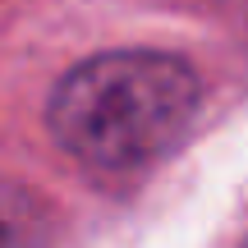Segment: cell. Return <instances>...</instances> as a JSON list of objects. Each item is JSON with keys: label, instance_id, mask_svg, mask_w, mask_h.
I'll use <instances>...</instances> for the list:
<instances>
[{"label": "cell", "instance_id": "1", "mask_svg": "<svg viewBox=\"0 0 248 248\" xmlns=\"http://www.w3.org/2000/svg\"><path fill=\"white\" fill-rule=\"evenodd\" d=\"M198 110V74L179 55L106 51L74 64L51 92L46 124L92 170H138L166 156Z\"/></svg>", "mask_w": 248, "mask_h": 248}, {"label": "cell", "instance_id": "2", "mask_svg": "<svg viewBox=\"0 0 248 248\" xmlns=\"http://www.w3.org/2000/svg\"><path fill=\"white\" fill-rule=\"evenodd\" d=\"M46 234V216L28 188L0 179V244H32Z\"/></svg>", "mask_w": 248, "mask_h": 248}]
</instances>
